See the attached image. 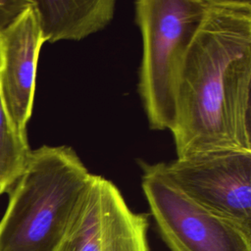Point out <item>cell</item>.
Here are the masks:
<instances>
[{"instance_id":"cell-1","label":"cell","mask_w":251,"mask_h":251,"mask_svg":"<svg viewBox=\"0 0 251 251\" xmlns=\"http://www.w3.org/2000/svg\"><path fill=\"white\" fill-rule=\"evenodd\" d=\"M251 1L208 0L177 81L176 158L251 151Z\"/></svg>"},{"instance_id":"cell-2","label":"cell","mask_w":251,"mask_h":251,"mask_svg":"<svg viewBox=\"0 0 251 251\" xmlns=\"http://www.w3.org/2000/svg\"><path fill=\"white\" fill-rule=\"evenodd\" d=\"M91 174L67 145L31 150L9 191L0 221V251H57Z\"/></svg>"},{"instance_id":"cell-3","label":"cell","mask_w":251,"mask_h":251,"mask_svg":"<svg viewBox=\"0 0 251 251\" xmlns=\"http://www.w3.org/2000/svg\"><path fill=\"white\" fill-rule=\"evenodd\" d=\"M208 0H139L135 22L142 36L138 93L152 129L170 131L176 123L180 68Z\"/></svg>"},{"instance_id":"cell-4","label":"cell","mask_w":251,"mask_h":251,"mask_svg":"<svg viewBox=\"0 0 251 251\" xmlns=\"http://www.w3.org/2000/svg\"><path fill=\"white\" fill-rule=\"evenodd\" d=\"M141 186L159 233L172 251H251V235L184 195L163 163H141Z\"/></svg>"},{"instance_id":"cell-5","label":"cell","mask_w":251,"mask_h":251,"mask_svg":"<svg viewBox=\"0 0 251 251\" xmlns=\"http://www.w3.org/2000/svg\"><path fill=\"white\" fill-rule=\"evenodd\" d=\"M163 169L184 195L251 235V151L194 154L163 163Z\"/></svg>"},{"instance_id":"cell-6","label":"cell","mask_w":251,"mask_h":251,"mask_svg":"<svg viewBox=\"0 0 251 251\" xmlns=\"http://www.w3.org/2000/svg\"><path fill=\"white\" fill-rule=\"evenodd\" d=\"M148 214L133 212L109 179L92 175L57 251H150Z\"/></svg>"},{"instance_id":"cell-7","label":"cell","mask_w":251,"mask_h":251,"mask_svg":"<svg viewBox=\"0 0 251 251\" xmlns=\"http://www.w3.org/2000/svg\"><path fill=\"white\" fill-rule=\"evenodd\" d=\"M43 43L30 0V5L0 30V96L15 128L25 135L32 114Z\"/></svg>"},{"instance_id":"cell-8","label":"cell","mask_w":251,"mask_h":251,"mask_svg":"<svg viewBox=\"0 0 251 251\" xmlns=\"http://www.w3.org/2000/svg\"><path fill=\"white\" fill-rule=\"evenodd\" d=\"M44 42L81 40L106 27L115 0H31Z\"/></svg>"},{"instance_id":"cell-9","label":"cell","mask_w":251,"mask_h":251,"mask_svg":"<svg viewBox=\"0 0 251 251\" xmlns=\"http://www.w3.org/2000/svg\"><path fill=\"white\" fill-rule=\"evenodd\" d=\"M30 151L27 136L15 128L0 96V195L12 189Z\"/></svg>"},{"instance_id":"cell-10","label":"cell","mask_w":251,"mask_h":251,"mask_svg":"<svg viewBox=\"0 0 251 251\" xmlns=\"http://www.w3.org/2000/svg\"><path fill=\"white\" fill-rule=\"evenodd\" d=\"M30 5V0H0V30Z\"/></svg>"}]
</instances>
